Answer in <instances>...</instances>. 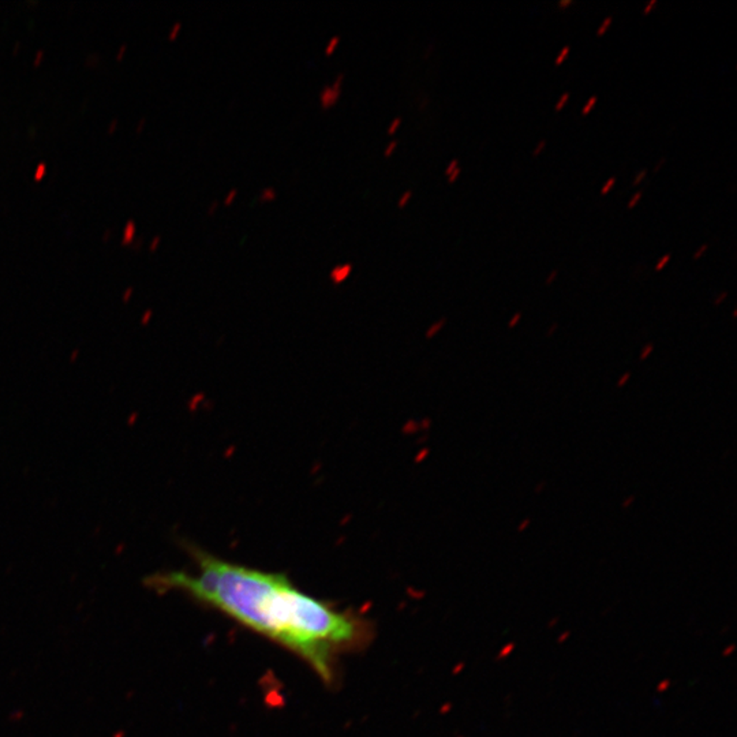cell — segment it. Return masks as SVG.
Masks as SVG:
<instances>
[{"label":"cell","mask_w":737,"mask_h":737,"mask_svg":"<svg viewBox=\"0 0 737 737\" xmlns=\"http://www.w3.org/2000/svg\"><path fill=\"white\" fill-rule=\"evenodd\" d=\"M187 549L198 567L195 575L158 572L145 584L156 591H185L293 650L324 682L334 680V657L361 640V621L302 593L281 574L222 560L195 545Z\"/></svg>","instance_id":"cell-1"},{"label":"cell","mask_w":737,"mask_h":737,"mask_svg":"<svg viewBox=\"0 0 737 737\" xmlns=\"http://www.w3.org/2000/svg\"><path fill=\"white\" fill-rule=\"evenodd\" d=\"M344 81H346V74L339 72L331 84H327L321 88L320 94H318V102H320V107L324 111L331 109L340 102L342 94H343Z\"/></svg>","instance_id":"cell-2"},{"label":"cell","mask_w":737,"mask_h":737,"mask_svg":"<svg viewBox=\"0 0 737 737\" xmlns=\"http://www.w3.org/2000/svg\"><path fill=\"white\" fill-rule=\"evenodd\" d=\"M352 268H354V266H352V263H339V265H336L334 269H332V272H331V278H332V280L342 281L344 280V279H347V278L351 275Z\"/></svg>","instance_id":"cell-3"},{"label":"cell","mask_w":737,"mask_h":737,"mask_svg":"<svg viewBox=\"0 0 737 737\" xmlns=\"http://www.w3.org/2000/svg\"><path fill=\"white\" fill-rule=\"evenodd\" d=\"M136 235H137V226H136L134 220H129V222L126 223V226H124V229H123V245L134 242V238H136Z\"/></svg>","instance_id":"cell-4"},{"label":"cell","mask_w":737,"mask_h":737,"mask_svg":"<svg viewBox=\"0 0 737 737\" xmlns=\"http://www.w3.org/2000/svg\"><path fill=\"white\" fill-rule=\"evenodd\" d=\"M257 197H258V201H260V202H265V204H266V202H273L275 200H278V192H276L275 187H272V186H266V187H263V190L258 193Z\"/></svg>","instance_id":"cell-5"},{"label":"cell","mask_w":737,"mask_h":737,"mask_svg":"<svg viewBox=\"0 0 737 737\" xmlns=\"http://www.w3.org/2000/svg\"><path fill=\"white\" fill-rule=\"evenodd\" d=\"M340 44H342V37L340 36L334 35L332 37H329V40L327 41V44L324 47V53H325L327 56H332L337 51Z\"/></svg>","instance_id":"cell-6"},{"label":"cell","mask_w":737,"mask_h":737,"mask_svg":"<svg viewBox=\"0 0 737 737\" xmlns=\"http://www.w3.org/2000/svg\"><path fill=\"white\" fill-rule=\"evenodd\" d=\"M402 122H403V119H402L400 116H395V118L389 122L388 127H386V134H388V136H393L395 133H398L399 129L402 127Z\"/></svg>","instance_id":"cell-7"},{"label":"cell","mask_w":737,"mask_h":737,"mask_svg":"<svg viewBox=\"0 0 737 737\" xmlns=\"http://www.w3.org/2000/svg\"><path fill=\"white\" fill-rule=\"evenodd\" d=\"M411 198H413V192H411V190H405V192L400 194L399 198H398V207H399L400 209H403V208H405V207L410 204Z\"/></svg>","instance_id":"cell-8"},{"label":"cell","mask_w":737,"mask_h":737,"mask_svg":"<svg viewBox=\"0 0 737 737\" xmlns=\"http://www.w3.org/2000/svg\"><path fill=\"white\" fill-rule=\"evenodd\" d=\"M236 197H238V189H236V187H234V189H229V192L224 194V198H223V204H224L226 207H231V205H232V204L235 202Z\"/></svg>","instance_id":"cell-9"},{"label":"cell","mask_w":737,"mask_h":737,"mask_svg":"<svg viewBox=\"0 0 737 737\" xmlns=\"http://www.w3.org/2000/svg\"><path fill=\"white\" fill-rule=\"evenodd\" d=\"M612 22H613V18H612V17H606V18H605V19H604V21H602V23H601V26H599V28H598L597 37H602V36L606 35V32H608V31H609V28H611V26H612Z\"/></svg>","instance_id":"cell-10"},{"label":"cell","mask_w":737,"mask_h":737,"mask_svg":"<svg viewBox=\"0 0 737 737\" xmlns=\"http://www.w3.org/2000/svg\"><path fill=\"white\" fill-rule=\"evenodd\" d=\"M398 148H399V141H389V142L386 143V148H384V156H386V158H391V156L398 151Z\"/></svg>","instance_id":"cell-11"},{"label":"cell","mask_w":737,"mask_h":737,"mask_svg":"<svg viewBox=\"0 0 737 737\" xmlns=\"http://www.w3.org/2000/svg\"><path fill=\"white\" fill-rule=\"evenodd\" d=\"M597 96H591V97H590V99L587 100V103L584 104V107L582 108V115H583V116H587V115H589V114H590V112L593 111V108L596 107V104H597Z\"/></svg>","instance_id":"cell-12"},{"label":"cell","mask_w":737,"mask_h":737,"mask_svg":"<svg viewBox=\"0 0 737 737\" xmlns=\"http://www.w3.org/2000/svg\"><path fill=\"white\" fill-rule=\"evenodd\" d=\"M569 53H571V47H569V45L562 47V51H560V53L557 55V58H556V60H555V65H556V66H562V63L567 60V58H568Z\"/></svg>","instance_id":"cell-13"},{"label":"cell","mask_w":737,"mask_h":737,"mask_svg":"<svg viewBox=\"0 0 737 737\" xmlns=\"http://www.w3.org/2000/svg\"><path fill=\"white\" fill-rule=\"evenodd\" d=\"M569 99H571V93H569V92H565V93H562V96H560V99H559V102H557V103H556V106H555V109H556V112H560V111H562V109H564V107L568 104Z\"/></svg>","instance_id":"cell-14"},{"label":"cell","mask_w":737,"mask_h":737,"mask_svg":"<svg viewBox=\"0 0 737 737\" xmlns=\"http://www.w3.org/2000/svg\"><path fill=\"white\" fill-rule=\"evenodd\" d=\"M616 183H617V179H616L614 176L609 178V179L604 183V186H602V189H601V195H606V194L611 193L612 189L616 186Z\"/></svg>","instance_id":"cell-15"},{"label":"cell","mask_w":737,"mask_h":737,"mask_svg":"<svg viewBox=\"0 0 737 737\" xmlns=\"http://www.w3.org/2000/svg\"><path fill=\"white\" fill-rule=\"evenodd\" d=\"M513 650H515V643H508V645H506V646H504V648L501 649V651L498 653V655H497V660H498V661H501V660L507 658V657H509V655H511V653H512Z\"/></svg>","instance_id":"cell-16"},{"label":"cell","mask_w":737,"mask_h":737,"mask_svg":"<svg viewBox=\"0 0 737 737\" xmlns=\"http://www.w3.org/2000/svg\"><path fill=\"white\" fill-rule=\"evenodd\" d=\"M182 26H183L182 22H180V21H176L175 23L171 26L170 32H168V38H170V40H175L176 37H178L179 33H180V31H182Z\"/></svg>","instance_id":"cell-17"},{"label":"cell","mask_w":737,"mask_h":737,"mask_svg":"<svg viewBox=\"0 0 737 737\" xmlns=\"http://www.w3.org/2000/svg\"><path fill=\"white\" fill-rule=\"evenodd\" d=\"M670 260H672V256H670V254H665L664 257H661V258L658 260L657 265H655V272H661V271H664V268L667 266V263H670Z\"/></svg>","instance_id":"cell-18"},{"label":"cell","mask_w":737,"mask_h":737,"mask_svg":"<svg viewBox=\"0 0 737 737\" xmlns=\"http://www.w3.org/2000/svg\"><path fill=\"white\" fill-rule=\"evenodd\" d=\"M457 168H459V160H457V158H454V160H451V161L448 163V165L445 167V171H444V173H445V176L451 175Z\"/></svg>","instance_id":"cell-19"},{"label":"cell","mask_w":737,"mask_h":737,"mask_svg":"<svg viewBox=\"0 0 737 737\" xmlns=\"http://www.w3.org/2000/svg\"><path fill=\"white\" fill-rule=\"evenodd\" d=\"M642 195H643V193H642V192H638V193L633 194V195H632L631 197V200L628 201V205H627V208H628V209H633V208H635V207H636V205L639 204V201L642 200Z\"/></svg>","instance_id":"cell-20"},{"label":"cell","mask_w":737,"mask_h":737,"mask_svg":"<svg viewBox=\"0 0 737 737\" xmlns=\"http://www.w3.org/2000/svg\"><path fill=\"white\" fill-rule=\"evenodd\" d=\"M646 176H648V170H642V171H639V173L635 175V179H633V182H632V186H639V185L646 179Z\"/></svg>","instance_id":"cell-21"},{"label":"cell","mask_w":737,"mask_h":737,"mask_svg":"<svg viewBox=\"0 0 737 737\" xmlns=\"http://www.w3.org/2000/svg\"><path fill=\"white\" fill-rule=\"evenodd\" d=\"M45 173H47V165H45V163H40V164L37 165V168H36L35 179H37V180L41 179L43 176L45 175Z\"/></svg>","instance_id":"cell-22"},{"label":"cell","mask_w":737,"mask_h":737,"mask_svg":"<svg viewBox=\"0 0 737 737\" xmlns=\"http://www.w3.org/2000/svg\"><path fill=\"white\" fill-rule=\"evenodd\" d=\"M545 148H546V141H545V140L540 141V142H538V145H537V146H535V149H534V152H533V156H534V158H537V156H540V155H541V153H542V152H544Z\"/></svg>","instance_id":"cell-23"},{"label":"cell","mask_w":737,"mask_h":737,"mask_svg":"<svg viewBox=\"0 0 737 737\" xmlns=\"http://www.w3.org/2000/svg\"><path fill=\"white\" fill-rule=\"evenodd\" d=\"M707 249H709V245H706V244L701 246V247L694 253V260H699V258H702L703 256L706 254Z\"/></svg>","instance_id":"cell-24"},{"label":"cell","mask_w":737,"mask_h":737,"mask_svg":"<svg viewBox=\"0 0 737 737\" xmlns=\"http://www.w3.org/2000/svg\"><path fill=\"white\" fill-rule=\"evenodd\" d=\"M653 349H654V346H653V344H648V346H646V347H645V349L642 350V354H640L639 359H640V361H645V359H646V358L649 356L650 354L653 352Z\"/></svg>","instance_id":"cell-25"},{"label":"cell","mask_w":737,"mask_h":737,"mask_svg":"<svg viewBox=\"0 0 737 737\" xmlns=\"http://www.w3.org/2000/svg\"><path fill=\"white\" fill-rule=\"evenodd\" d=\"M460 174H462V168L459 167V168H457V170H455V171H454V173H452L451 175L447 176V179H448V182H449V183H455L457 179H459V176H460Z\"/></svg>","instance_id":"cell-26"},{"label":"cell","mask_w":737,"mask_h":737,"mask_svg":"<svg viewBox=\"0 0 737 737\" xmlns=\"http://www.w3.org/2000/svg\"><path fill=\"white\" fill-rule=\"evenodd\" d=\"M160 244H161V236H160V235H156V236L152 239L151 245H149V250H151V251H156V249L160 246Z\"/></svg>","instance_id":"cell-27"},{"label":"cell","mask_w":737,"mask_h":737,"mask_svg":"<svg viewBox=\"0 0 737 737\" xmlns=\"http://www.w3.org/2000/svg\"><path fill=\"white\" fill-rule=\"evenodd\" d=\"M657 3H658L657 0H650L649 4H648V6L645 7V10H643V16H649L650 13L653 11V9L657 6Z\"/></svg>","instance_id":"cell-28"},{"label":"cell","mask_w":737,"mask_h":737,"mask_svg":"<svg viewBox=\"0 0 737 737\" xmlns=\"http://www.w3.org/2000/svg\"><path fill=\"white\" fill-rule=\"evenodd\" d=\"M557 275H559V272H557V271H552V272L549 273L547 279H546V281H545V284H546V285H550V284H552L553 281L556 280Z\"/></svg>","instance_id":"cell-29"},{"label":"cell","mask_w":737,"mask_h":737,"mask_svg":"<svg viewBox=\"0 0 737 737\" xmlns=\"http://www.w3.org/2000/svg\"><path fill=\"white\" fill-rule=\"evenodd\" d=\"M670 684H672L670 680H667H667H662V682L658 684V687H657V689H658L660 692H664V691H667V688L670 687Z\"/></svg>","instance_id":"cell-30"},{"label":"cell","mask_w":737,"mask_h":737,"mask_svg":"<svg viewBox=\"0 0 737 737\" xmlns=\"http://www.w3.org/2000/svg\"><path fill=\"white\" fill-rule=\"evenodd\" d=\"M630 378H631V373H626V374H624V376H623V377L620 378V381L617 383V386H618V388H621V386H626V384L628 383V380H630Z\"/></svg>","instance_id":"cell-31"},{"label":"cell","mask_w":737,"mask_h":737,"mask_svg":"<svg viewBox=\"0 0 737 737\" xmlns=\"http://www.w3.org/2000/svg\"><path fill=\"white\" fill-rule=\"evenodd\" d=\"M520 318H522V315H520V313H516L515 316L512 317V320L508 322L509 328H515V325L520 321Z\"/></svg>","instance_id":"cell-32"},{"label":"cell","mask_w":737,"mask_h":737,"mask_svg":"<svg viewBox=\"0 0 737 737\" xmlns=\"http://www.w3.org/2000/svg\"><path fill=\"white\" fill-rule=\"evenodd\" d=\"M726 298H728V293H726V291L721 293L720 295H719V297L716 298V300H714V305H716V306H720L721 303H722V302H724Z\"/></svg>","instance_id":"cell-33"},{"label":"cell","mask_w":737,"mask_h":737,"mask_svg":"<svg viewBox=\"0 0 737 737\" xmlns=\"http://www.w3.org/2000/svg\"><path fill=\"white\" fill-rule=\"evenodd\" d=\"M217 208H219V201H212L211 204H209V207H208V213H209V214L216 213Z\"/></svg>","instance_id":"cell-34"},{"label":"cell","mask_w":737,"mask_h":737,"mask_svg":"<svg viewBox=\"0 0 737 737\" xmlns=\"http://www.w3.org/2000/svg\"><path fill=\"white\" fill-rule=\"evenodd\" d=\"M43 58H44V51H43V50H40V51H37V53H36V55H35V62H33V63H35L36 66H37V65H40V63H41V60H43Z\"/></svg>","instance_id":"cell-35"},{"label":"cell","mask_w":737,"mask_h":737,"mask_svg":"<svg viewBox=\"0 0 737 737\" xmlns=\"http://www.w3.org/2000/svg\"><path fill=\"white\" fill-rule=\"evenodd\" d=\"M126 51H127V44H126V43H123L122 45L119 47L118 53H116V59H122L123 55H124V53H126Z\"/></svg>","instance_id":"cell-36"},{"label":"cell","mask_w":737,"mask_h":737,"mask_svg":"<svg viewBox=\"0 0 737 737\" xmlns=\"http://www.w3.org/2000/svg\"><path fill=\"white\" fill-rule=\"evenodd\" d=\"M575 1L574 0H560L559 1V7L560 9H567V7H571Z\"/></svg>","instance_id":"cell-37"},{"label":"cell","mask_w":737,"mask_h":737,"mask_svg":"<svg viewBox=\"0 0 737 737\" xmlns=\"http://www.w3.org/2000/svg\"><path fill=\"white\" fill-rule=\"evenodd\" d=\"M665 161H667V160H665V158H661V160H660V161H658V163H657V165H655V167H654V173H655V174H657V173H658V171H660V170H661V168H662V167H664V164H665Z\"/></svg>","instance_id":"cell-38"},{"label":"cell","mask_w":737,"mask_h":737,"mask_svg":"<svg viewBox=\"0 0 737 737\" xmlns=\"http://www.w3.org/2000/svg\"><path fill=\"white\" fill-rule=\"evenodd\" d=\"M633 500H635V496H631L630 498H626L624 503L621 504V507H623V508H628V507L631 506L632 503H633Z\"/></svg>","instance_id":"cell-39"},{"label":"cell","mask_w":737,"mask_h":737,"mask_svg":"<svg viewBox=\"0 0 737 737\" xmlns=\"http://www.w3.org/2000/svg\"><path fill=\"white\" fill-rule=\"evenodd\" d=\"M116 126H118V119H112L111 123H109V126H108V131L112 133L116 129Z\"/></svg>","instance_id":"cell-40"},{"label":"cell","mask_w":737,"mask_h":737,"mask_svg":"<svg viewBox=\"0 0 737 737\" xmlns=\"http://www.w3.org/2000/svg\"><path fill=\"white\" fill-rule=\"evenodd\" d=\"M528 525H530V519H525V520H523V522L520 523V526L518 527V530H519V531L522 533V531H525V530H526L527 527H528Z\"/></svg>","instance_id":"cell-41"},{"label":"cell","mask_w":737,"mask_h":737,"mask_svg":"<svg viewBox=\"0 0 737 737\" xmlns=\"http://www.w3.org/2000/svg\"><path fill=\"white\" fill-rule=\"evenodd\" d=\"M569 635H571V632H569V631L564 632V633H562V636H560V638H559V643H562V642H565V640H567V639H568V638H569Z\"/></svg>","instance_id":"cell-42"},{"label":"cell","mask_w":737,"mask_h":737,"mask_svg":"<svg viewBox=\"0 0 737 737\" xmlns=\"http://www.w3.org/2000/svg\"><path fill=\"white\" fill-rule=\"evenodd\" d=\"M733 650H735V646H733V645H731L728 649L724 650V657H729V655L732 654Z\"/></svg>","instance_id":"cell-43"},{"label":"cell","mask_w":737,"mask_h":737,"mask_svg":"<svg viewBox=\"0 0 737 737\" xmlns=\"http://www.w3.org/2000/svg\"><path fill=\"white\" fill-rule=\"evenodd\" d=\"M145 123H146V119H145V118H141V121H140V123H138V126H137V127H136V130H137V131H138V133H140L141 130H142V129H143V126H145Z\"/></svg>","instance_id":"cell-44"},{"label":"cell","mask_w":737,"mask_h":737,"mask_svg":"<svg viewBox=\"0 0 737 737\" xmlns=\"http://www.w3.org/2000/svg\"><path fill=\"white\" fill-rule=\"evenodd\" d=\"M556 328H557V324H555V325H553V327H552V328H550V329H549V332H547V336H550V334H555V331H556Z\"/></svg>","instance_id":"cell-45"},{"label":"cell","mask_w":737,"mask_h":737,"mask_svg":"<svg viewBox=\"0 0 737 737\" xmlns=\"http://www.w3.org/2000/svg\"><path fill=\"white\" fill-rule=\"evenodd\" d=\"M141 245H142V239H138V242H134L133 247H134V249H140Z\"/></svg>","instance_id":"cell-46"},{"label":"cell","mask_w":737,"mask_h":737,"mask_svg":"<svg viewBox=\"0 0 737 737\" xmlns=\"http://www.w3.org/2000/svg\"><path fill=\"white\" fill-rule=\"evenodd\" d=\"M109 235H111V229H107L106 234L103 235V239H104V241H107V239L109 238Z\"/></svg>","instance_id":"cell-47"},{"label":"cell","mask_w":737,"mask_h":737,"mask_svg":"<svg viewBox=\"0 0 737 737\" xmlns=\"http://www.w3.org/2000/svg\"><path fill=\"white\" fill-rule=\"evenodd\" d=\"M556 621H557V618H555L553 621H550V623H549V627H555V626H556Z\"/></svg>","instance_id":"cell-48"},{"label":"cell","mask_w":737,"mask_h":737,"mask_svg":"<svg viewBox=\"0 0 737 737\" xmlns=\"http://www.w3.org/2000/svg\"><path fill=\"white\" fill-rule=\"evenodd\" d=\"M18 48H19V43H16V45H14V50H18Z\"/></svg>","instance_id":"cell-49"}]
</instances>
